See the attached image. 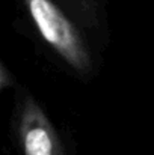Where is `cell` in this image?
<instances>
[{"instance_id":"cell-2","label":"cell","mask_w":154,"mask_h":155,"mask_svg":"<svg viewBox=\"0 0 154 155\" xmlns=\"http://www.w3.org/2000/svg\"><path fill=\"white\" fill-rule=\"evenodd\" d=\"M12 131L21 155H70L50 114L26 89L15 95Z\"/></svg>"},{"instance_id":"cell-1","label":"cell","mask_w":154,"mask_h":155,"mask_svg":"<svg viewBox=\"0 0 154 155\" xmlns=\"http://www.w3.org/2000/svg\"><path fill=\"white\" fill-rule=\"evenodd\" d=\"M38 42L68 74L92 80L110 38L107 0H17Z\"/></svg>"},{"instance_id":"cell-3","label":"cell","mask_w":154,"mask_h":155,"mask_svg":"<svg viewBox=\"0 0 154 155\" xmlns=\"http://www.w3.org/2000/svg\"><path fill=\"white\" fill-rule=\"evenodd\" d=\"M17 86V78L12 74V71L5 65V62L0 59V97Z\"/></svg>"}]
</instances>
